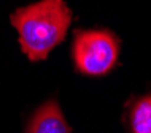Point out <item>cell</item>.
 I'll return each instance as SVG.
<instances>
[{
  "instance_id": "cell-4",
  "label": "cell",
  "mask_w": 151,
  "mask_h": 133,
  "mask_svg": "<svg viewBox=\"0 0 151 133\" xmlns=\"http://www.w3.org/2000/svg\"><path fill=\"white\" fill-rule=\"evenodd\" d=\"M129 122L132 133H151V95L142 97L134 103Z\"/></svg>"
},
{
  "instance_id": "cell-3",
  "label": "cell",
  "mask_w": 151,
  "mask_h": 133,
  "mask_svg": "<svg viewBox=\"0 0 151 133\" xmlns=\"http://www.w3.org/2000/svg\"><path fill=\"white\" fill-rule=\"evenodd\" d=\"M27 133H70L60 108L56 102H48L34 114Z\"/></svg>"
},
{
  "instance_id": "cell-1",
  "label": "cell",
  "mask_w": 151,
  "mask_h": 133,
  "mask_svg": "<svg viewBox=\"0 0 151 133\" xmlns=\"http://www.w3.org/2000/svg\"><path fill=\"white\" fill-rule=\"evenodd\" d=\"M72 11L64 0H40L11 14L22 52L32 62L43 60L65 38Z\"/></svg>"
},
{
  "instance_id": "cell-2",
  "label": "cell",
  "mask_w": 151,
  "mask_h": 133,
  "mask_svg": "<svg viewBox=\"0 0 151 133\" xmlns=\"http://www.w3.org/2000/svg\"><path fill=\"white\" fill-rule=\"evenodd\" d=\"M75 67L88 76H102L115 68L119 40L108 30H78L72 46Z\"/></svg>"
}]
</instances>
